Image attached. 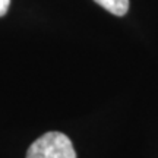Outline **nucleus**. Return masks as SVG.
Returning <instances> with one entry per match:
<instances>
[{"mask_svg": "<svg viewBox=\"0 0 158 158\" xmlns=\"http://www.w3.org/2000/svg\"><path fill=\"white\" fill-rule=\"evenodd\" d=\"M94 2L116 16H124L129 10V0H94Z\"/></svg>", "mask_w": 158, "mask_h": 158, "instance_id": "nucleus-2", "label": "nucleus"}, {"mask_svg": "<svg viewBox=\"0 0 158 158\" xmlns=\"http://www.w3.org/2000/svg\"><path fill=\"white\" fill-rule=\"evenodd\" d=\"M10 6V0H0V16H5Z\"/></svg>", "mask_w": 158, "mask_h": 158, "instance_id": "nucleus-3", "label": "nucleus"}, {"mask_svg": "<svg viewBox=\"0 0 158 158\" xmlns=\"http://www.w3.org/2000/svg\"><path fill=\"white\" fill-rule=\"evenodd\" d=\"M27 158H76L72 141L62 132H47L28 148Z\"/></svg>", "mask_w": 158, "mask_h": 158, "instance_id": "nucleus-1", "label": "nucleus"}]
</instances>
